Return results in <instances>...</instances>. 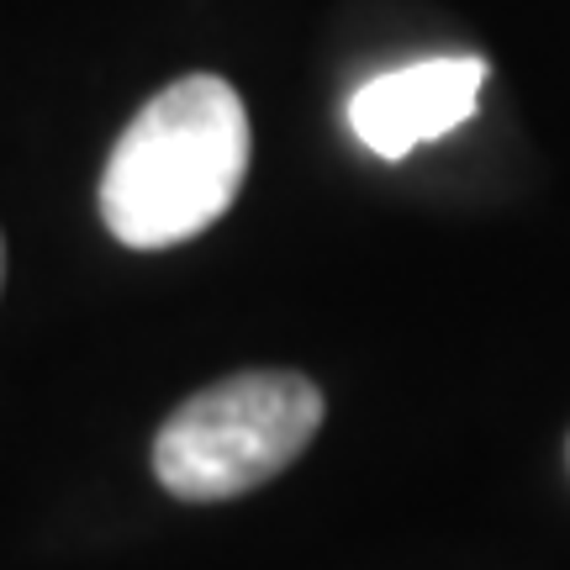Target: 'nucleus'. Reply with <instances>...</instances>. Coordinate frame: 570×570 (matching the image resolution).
<instances>
[{"mask_svg": "<svg viewBox=\"0 0 570 570\" xmlns=\"http://www.w3.org/2000/svg\"><path fill=\"white\" fill-rule=\"evenodd\" d=\"M248 111L217 75H185L127 122L101 175V223L127 248H175L238 202Z\"/></svg>", "mask_w": 570, "mask_h": 570, "instance_id": "f257e3e1", "label": "nucleus"}, {"mask_svg": "<svg viewBox=\"0 0 570 570\" xmlns=\"http://www.w3.org/2000/svg\"><path fill=\"white\" fill-rule=\"evenodd\" d=\"M323 391L296 370H244L196 391L154 439V475L180 502H233L269 487L323 428Z\"/></svg>", "mask_w": 570, "mask_h": 570, "instance_id": "f03ea898", "label": "nucleus"}, {"mask_svg": "<svg viewBox=\"0 0 570 570\" xmlns=\"http://www.w3.org/2000/svg\"><path fill=\"white\" fill-rule=\"evenodd\" d=\"M487 85V59L475 53H444V59L402 63L391 75H375L354 90L348 127L381 159H407L412 148L444 138L475 117Z\"/></svg>", "mask_w": 570, "mask_h": 570, "instance_id": "7ed1b4c3", "label": "nucleus"}, {"mask_svg": "<svg viewBox=\"0 0 570 570\" xmlns=\"http://www.w3.org/2000/svg\"><path fill=\"white\" fill-rule=\"evenodd\" d=\"M0 281H6V238H0Z\"/></svg>", "mask_w": 570, "mask_h": 570, "instance_id": "20e7f679", "label": "nucleus"}]
</instances>
